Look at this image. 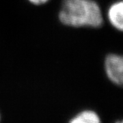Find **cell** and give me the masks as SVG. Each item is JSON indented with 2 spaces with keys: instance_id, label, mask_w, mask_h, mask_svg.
Masks as SVG:
<instances>
[{
  "instance_id": "277c9868",
  "label": "cell",
  "mask_w": 123,
  "mask_h": 123,
  "mask_svg": "<svg viewBox=\"0 0 123 123\" xmlns=\"http://www.w3.org/2000/svg\"><path fill=\"white\" fill-rule=\"evenodd\" d=\"M71 123H99L101 119L98 115L92 110H85L77 114L70 120Z\"/></svg>"
},
{
  "instance_id": "6da1fadb",
  "label": "cell",
  "mask_w": 123,
  "mask_h": 123,
  "mask_svg": "<svg viewBox=\"0 0 123 123\" xmlns=\"http://www.w3.org/2000/svg\"><path fill=\"white\" fill-rule=\"evenodd\" d=\"M58 17L62 24L74 27L97 28L103 24L101 8L93 0H63Z\"/></svg>"
},
{
  "instance_id": "8992f818",
  "label": "cell",
  "mask_w": 123,
  "mask_h": 123,
  "mask_svg": "<svg viewBox=\"0 0 123 123\" xmlns=\"http://www.w3.org/2000/svg\"><path fill=\"white\" fill-rule=\"evenodd\" d=\"M0 118H1V117H0Z\"/></svg>"
},
{
  "instance_id": "5b68a950",
  "label": "cell",
  "mask_w": 123,
  "mask_h": 123,
  "mask_svg": "<svg viewBox=\"0 0 123 123\" xmlns=\"http://www.w3.org/2000/svg\"><path fill=\"white\" fill-rule=\"evenodd\" d=\"M28 1L34 5L44 4L49 1V0H28Z\"/></svg>"
},
{
  "instance_id": "7a4b0ae2",
  "label": "cell",
  "mask_w": 123,
  "mask_h": 123,
  "mask_svg": "<svg viewBox=\"0 0 123 123\" xmlns=\"http://www.w3.org/2000/svg\"><path fill=\"white\" fill-rule=\"evenodd\" d=\"M106 75L110 81L117 86L123 82V58L117 54H110L105 60Z\"/></svg>"
},
{
  "instance_id": "3957f363",
  "label": "cell",
  "mask_w": 123,
  "mask_h": 123,
  "mask_svg": "<svg viewBox=\"0 0 123 123\" xmlns=\"http://www.w3.org/2000/svg\"><path fill=\"white\" fill-rule=\"evenodd\" d=\"M107 16L112 26L119 31L123 30V1H118L111 5Z\"/></svg>"
}]
</instances>
